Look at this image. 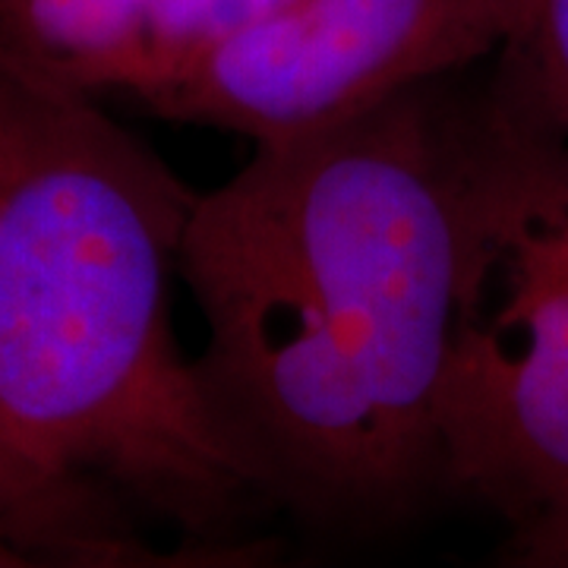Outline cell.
Segmentation results:
<instances>
[{"mask_svg": "<svg viewBox=\"0 0 568 568\" xmlns=\"http://www.w3.org/2000/svg\"><path fill=\"white\" fill-rule=\"evenodd\" d=\"M474 89L426 82L304 140L256 145L196 196L181 278L196 361L272 506L388 525L443 484Z\"/></svg>", "mask_w": 568, "mask_h": 568, "instance_id": "obj_1", "label": "cell"}, {"mask_svg": "<svg viewBox=\"0 0 568 568\" xmlns=\"http://www.w3.org/2000/svg\"><path fill=\"white\" fill-rule=\"evenodd\" d=\"M196 196L95 95L0 54V426L227 562L272 499L171 323Z\"/></svg>", "mask_w": 568, "mask_h": 568, "instance_id": "obj_2", "label": "cell"}, {"mask_svg": "<svg viewBox=\"0 0 568 568\" xmlns=\"http://www.w3.org/2000/svg\"><path fill=\"white\" fill-rule=\"evenodd\" d=\"M443 484L508 525L568 489V140L474 89Z\"/></svg>", "mask_w": 568, "mask_h": 568, "instance_id": "obj_3", "label": "cell"}, {"mask_svg": "<svg viewBox=\"0 0 568 568\" xmlns=\"http://www.w3.org/2000/svg\"><path fill=\"white\" fill-rule=\"evenodd\" d=\"M511 0H287L136 95L164 121L275 145L493 61Z\"/></svg>", "mask_w": 568, "mask_h": 568, "instance_id": "obj_4", "label": "cell"}, {"mask_svg": "<svg viewBox=\"0 0 568 568\" xmlns=\"http://www.w3.org/2000/svg\"><path fill=\"white\" fill-rule=\"evenodd\" d=\"M149 0H0V54L85 95L130 92Z\"/></svg>", "mask_w": 568, "mask_h": 568, "instance_id": "obj_5", "label": "cell"}, {"mask_svg": "<svg viewBox=\"0 0 568 568\" xmlns=\"http://www.w3.org/2000/svg\"><path fill=\"white\" fill-rule=\"evenodd\" d=\"M487 89L568 140V0H511V32Z\"/></svg>", "mask_w": 568, "mask_h": 568, "instance_id": "obj_6", "label": "cell"}, {"mask_svg": "<svg viewBox=\"0 0 568 568\" xmlns=\"http://www.w3.org/2000/svg\"><path fill=\"white\" fill-rule=\"evenodd\" d=\"M284 3L287 0H149L140 73L126 95L136 99L181 63L265 20Z\"/></svg>", "mask_w": 568, "mask_h": 568, "instance_id": "obj_7", "label": "cell"}, {"mask_svg": "<svg viewBox=\"0 0 568 568\" xmlns=\"http://www.w3.org/2000/svg\"><path fill=\"white\" fill-rule=\"evenodd\" d=\"M508 528V562L530 568H568V489Z\"/></svg>", "mask_w": 568, "mask_h": 568, "instance_id": "obj_8", "label": "cell"}]
</instances>
